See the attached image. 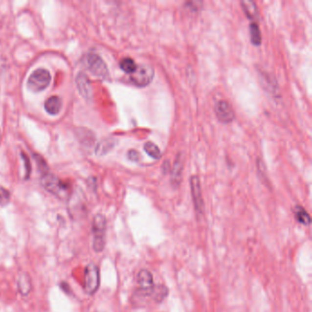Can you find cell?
I'll list each match as a JSON object with an SVG mask.
<instances>
[{"label": "cell", "instance_id": "obj_1", "mask_svg": "<svg viewBox=\"0 0 312 312\" xmlns=\"http://www.w3.org/2000/svg\"><path fill=\"white\" fill-rule=\"evenodd\" d=\"M169 295L165 285H153L149 288L136 289L130 298V303L135 309H142L151 304H159Z\"/></svg>", "mask_w": 312, "mask_h": 312}, {"label": "cell", "instance_id": "obj_2", "mask_svg": "<svg viewBox=\"0 0 312 312\" xmlns=\"http://www.w3.org/2000/svg\"><path fill=\"white\" fill-rule=\"evenodd\" d=\"M41 182L47 192L53 194L57 198L65 201L70 197V185L64 182L55 175L46 172L43 174Z\"/></svg>", "mask_w": 312, "mask_h": 312}, {"label": "cell", "instance_id": "obj_3", "mask_svg": "<svg viewBox=\"0 0 312 312\" xmlns=\"http://www.w3.org/2000/svg\"><path fill=\"white\" fill-rule=\"evenodd\" d=\"M107 221L105 215L98 213L93 217L92 224V248L95 253H101L106 246Z\"/></svg>", "mask_w": 312, "mask_h": 312}, {"label": "cell", "instance_id": "obj_4", "mask_svg": "<svg viewBox=\"0 0 312 312\" xmlns=\"http://www.w3.org/2000/svg\"><path fill=\"white\" fill-rule=\"evenodd\" d=\"M50 81L51 76L50 71L46 69H38L28 77L27 86L31 92H42L50 85Z\"/></svg>", "mask_w": 312, "mask_h": 312}, {"label": "cell", "instance_id": "obj_5", "mask_svg": "<svg viewBox=\"0 0 312 312\" xmlns=\"http://www.w3.org/2000/svg\"><path fill=\"white\" fill-rule=\"evenodd\" d=\"M100 286V271L94 264H89L85 267L84 289L88 295H93L98 290Z\"/></svg>", "mask_w": 312, "mask_h": 312}, {"label": "cell", "instance_id": "obj_6", "mask_svg": "<svg viewBox=\"0 0 312 312\" xmlns=\"http://www.w3.org/2000/svg\"><path fill=\"white\" fill-rule=\"evenodd\" d=\"M154 77V69L150 65H137L135 71L131 74L130 80L134 85L144 87L150 84Z\"/></svg>", "mask_w": 312, "mask_h": 312}, {"label": "cell", "instance_id": "obj_7", "mask_svg": "<svg viewBox=\"0 0 312 312\" xmlns=\"http://www.w3.org/2000/svg\"><path fill=\"white\" fill-rule=\"evenodd\" d=\"M86 63L89 71H91L93 75L99 78H107L109 74L108 68L104 60L98 54L93 52L89 53L86 58Z\"/></svg>", "mask_w": 312, "mask_h": 312}, {"label": "cell", "instance_id": "obj_8", "mask_svg": "<svg viewBox=\"0 0 312 312\" xmlns=\"http://www.w3.org/2000/svg\"><path fill=\"white\" fill-rule=\"evenodd\" d=\"M191 191H192V201L194 206V211L197 217L203 215L204 212V202L202 199L201 182L197 176L193 175L191 177Z\"/></svg>", "mask_w": 312, "mask_h": 312}, {"label": "cell", "instance_id": "obj_9", "mask_svg": "<svg viewBox=\"0 0 312 312\" xmlns=\"http://www.w3.org/2000/svg\"><path fill=\"white\" fill-rule=\"evenodd\" d=\"M215 114L217 118L222 123L229 124L234 120V113L233 108L229 105V103L224 100H220L215 104L214 107Z\"/></svg>", "mask_w": 312, "mask_h": 312}, {"label": "cell", "instance_id": "obj_10", "mask_svg": "<svg viewBox=\"0 0 312 312\" xmlns=\"http://www.w3.org/2000/svg\"><path fill=\"white\" fill-rule=\"evenodd\" d=\"M76 85L81 95L86 100L91 99L92 96V85L87 75L80 72L76 77Z\"/></svg>", "mask_w": 312, "mask_h": 312}, {"label": "cell", "instance_id": "obj_11", "mask_svg": "<svg viewBox=\"0 0 312 312\" xmlns=\"http://www.w3.org/2000/svg\"><path fill=\"white\" fill-rule=\"evenodd\" d=\"M182 171H183V161L180 155H178L174 164H173V169L171 172V183L177 188L181 182L182 178Z\"/></svg>", "mask_w": 312, "mask_h": 312}, {"label": "cell", "instance_id": "obj_12", "mask_svg": "<svg viewBox=\"0 0 312 312\" xmlns=\"http://www.w3.org/2000/svg\"><path fill=\"white\" fill-rule=\"evenodd\" d=\"M17 285H18V290L22 296L27 297L30 293L32 289V284H31V278L28 276L27 273H22L19 275L17 279Z\"/></svg>", "mask_w": 312, "mask_h": 312}, {"label": "cell", "instance_id": "obj_13", "mask_svg": "<svg viewBox=\"0 0 312 312\" xmlns=\"http://www.w3.org/2000/svg\"><path fill=\"white\" fill-rule=\"evenodd\" d=\"M62 106H63L62 99L59 96L54 95V96H50V98L46 100L44 104V108L46 112L50 115H56L60 113Z\"/></svg>", "mask_w": 312, "mask_h": 312}, {"label": "cell", "instance_id": "obj_14", "mask_svg": "<svg viewBox=\"0 0 312 312\" xmlns=\"http://www.w3.org/2000/svg\"><path fill=\"white\" fill-rule=\"evenodd\" d=\"M241 6L245 14L248 19L255 21L258 18V11L255 2L250 0H243L241 1Z\"/></svg>", "mask_w": 312, "mask_h": 312}, {"label": "cell", "instance_id": "obj_15", "mask_svg": "<svg viewBox=\"0 0 312 312\" xmlns=\"http://www.w3.org/2000/svg\"><path fill=\"white\" fill-rule=\"evenodd\" d=\"M294 215L297 222L303 225H310L312 223V218L309 213L302 206L297 205L294 208Z\"/></svg>", "mask_w": 312, "mask_h": 312}, {"label": "cell", "instance_id": "obj_16", "mask_svg": "<svg viewBox=\"0 0 312 312\" xmlns=\"http://www.w3.org/2000/svg\"><path fill=\"white\" fill-rule=\"evenodd\" d=\"M136 281L140 288H149L153 286V276L149 270L142 269L137 273Z\"/></svg>", "mask_w": 312, "mask_h": 312}, {"label": "cell", "instance_id": "obj_17", "mask_svg": "<svg viewBox=\"0 0 312 312\" xmlns=\"http://www.w3.org/2000/svg\"><path fill=\"white\" fill-rule=\"evenodd\" d=\"M250 35H251V42L254 45L259 46L262 43L261 32L259 29V26L255 22H252L250 25Z\"/></svg>", "mask_w": 312, "mask_h": 312}, {"label": "cell", "instance_id": "obj_18", "mask_svg": "<svg viewBox=\"0 0 312 312\" xmlns=\"http://www.w3.org/2000/svg\"><path fill=\"white\" fill-rule=\"evenodd\" d=\"M144 149L149 154V156L153 157L154 159H159L161 157L160 149L153 142H147L144 145Z\"/></svg>", "mask_w": 312, "mask_h": 312}, {"label": "cell", "instance_id": "obj_19", "mask_svg": "<svg viewBox=\"0 0 312 312\" xmlns=\"http://www.w3.org/2000/svg\"><path fill=\"white\" fill-rule=\"evenodd\" d=\"M137 65L135 64V61L131 58H124L120 62V68L127 73L132 74L135 71Z\"/></svg>", "mask_w": 312, "mask_h": 312}, {"label": "cell", "instance_id": "obj_20", "mask_svg": "<svg viewBox=\"0 0 312 312\" xmlns=\"http://www.w3.org/2000/svg\"><path fill=\"white\" fill-rule=\"evenodd\" d=\"M113 144L114 143H113V139H106V140L100 143L98 147L95 149V151L99 155H105L110 149L113 148Z\"/></svg>", "mask_w": 312, "mask_h": 312}, {"label": "cell", "instance_id": "obj_21", "mask_svg": "<svg viewBox=\"0 0 312 312\" xmlns=\"http://www.w3.org/2000/svg\"><path fill=\"white\" fill-rule=\"evenodd\" d=\"M10 201V192L7 189L0 187V206L5 207Z\"/></svg>", "mask_w": 312, "mask_h": 312}, {"label": "cell", "instance_id": "obj_22", "mask_svg": "<svg viewBox=\"0 0 312 312\" xmlns=\"http://www.w3.org/2000/svg\"><path fill=\"white\" fill-rule=\"evenodd\" d=\"M128 156L131 161H135V162H137L140 159L139 153L137 151H135V149L129 150L128 153Z\"/></svg>", "mask_w": 312, "mask_h": 312}, {"label": "cell", "instance_id": "obj_23", "mask_svg": "<svg viewBox=\"0 0 312 312\" xmlns=\"http://www.w3.org/2000/svg\"><path fill=\"white\" fill-rule=\"evenodd\" d=\"M22 157L24 158V163H25V168H26V178H28L29 177V174L31 172V167L29 165V161H28V156L25 155V153H22Z\"/></svg>", "mask_w": 312, "mask_h": 312}, {"label": "cell", "instance_id": "obj_24", "mask_svg": "<svg viewBox=\"0 0 312 312\" xmlns=\"http://www.w3.org/2000/svg\"><path fill=\"white\" fill-rule=\"evenodd\" d=\"M61 288H62V290L65 291L66 293L70 294V291H71L70 290H71V289L69 288V285H68V284L64 283V282H63V283L61 284Z\"/></svg>", "mask_w": 312, "mask_h": 312}]
</instances>
